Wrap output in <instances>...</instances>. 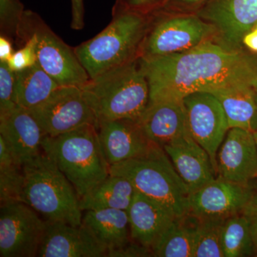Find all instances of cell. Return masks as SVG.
<instances>
[{
    "instance_id": "cell-9",
    "label": "cell",
    "mask_w": 257,
    "mask_h": 257,
    "mask_svg": "<svg viewBox=\"0 0 257 257\" xmlns=\"http://www.w3.org/2000/svg\"><path fill=\"white\" fill-rule=\"evenodd\" d=\"M45 228L46 221L25 203H1L0 256H38Z\"/></svg>"
},
{
    "instance_id": "cell-8",
    "label": "cell",
    "mask_w": 257,
    "mask_h": 257,
    "mask_svg": "<svg viewBox=\"0 0 257 257\" xmlns=\"http://www.w3.org/2000/svg\"><path fill=\"white\" fill-rule=\"evenodd\" d=\"M214 27L196 13L169 17L147 32L140 57L153 58L179 53L214 40Z\"/></svg>"
},
{
    "instance_id": "cell-42",
    "label": "cell",
    "mask_w": 257,
    "mask_h": 257,
    "mask_svg": "<svg viewBox=\"0 0 257 257\" xmlns=\"http://www.w3.org/2000/svg\"><path fill=\"white\" fill-rule=\"evenodd\" d=\"M256 256H257V254H256Z\"/></svg>"
},
{
    "instance_id": "cell-37",
    "label": "cell",
    "mask_w": 257,
    "mask_h": 257,
    "mask_svg": "<svg viewBox=\"0 0 257 257\" xmlns=\"http://www.w3.org/2000/svg\"><path fill=\"white\" fill-rule=\"evenodd\" d=\"M13 45L9 38L5 35L0 37V62H8L14 54Z\"/></svg>"
},
{
    "instance_id": "cell-29",
    "label": "cell",
    "mask_w": 257,
    "mask_h": 257,
    "mask_svg": "<svg viewBox=\"0 0 257 257\" xmlns=\"http://www.w3.org/2000/svg\"><path fill=\"white\" fill-rule=\"evenodd\" d=\"M18 37L25 42L23 48L14 52L7 63L13 72L30 68L37 63L36 38L30 34H19Z\"/></svg>"
},
{
    "instance_id": "cell-38",
    "label": "cell",
    "mask_w": 257,
    "mask_h": 257,
    "mask_svg": "<svg viewBox=\"0 0 257 257\" xmlns=\"http://www.w3.org/2000/svg\"><path fill=\"white\" fill-rule=\"evenodd\" d=\"M242 45L251 53L257 55V28H253L245 34L242 38Z\"/></svg>"
},
{
    "instance_id": "cell-4",
    "label": "cell",
    "mask_w": 257,
    "mask_h": 257,
    "mask_svg": "<svg viewBox=\"0 0 257 257\" xmlns=\"http://www.w3.org/2000/svg\"><path fill=\"white\" fill-rule=\"evenodd\" d=\"M42 151L55 162L79 199L110 175V165L94 125L84 124L57 136L45 137Z\"/></svg>"
},
{
    "instance_id": "cell-21",
    "label": "cell",
    "mask_w": 257,
    "mask_h": 257,
    "mask_svg": "<svg viewBox=\"0 0 257 257\" xmlns=\"http://www.w3.org/2000/svg\"><path fill=\"white\" fill-rule=\"evenodd\" d=\"M224 109L230 128L257 130V85L226 86L209 91Z\"/></svg>"
},
{
    "instance_id": "cell-26",
    "label": "cell",
    "mask_w": 257,
    "mask_h": 257,
    "mask_svg": "<svg viewBox=\"0 0 257 257\" xmlns=\"http://www.w3.org/2000/svg\"><path fill=\"white\" fill-rule=\"evenodd\" d=\"M221 243L224 257L251 256L257 254V246L248 221L241 213L230 216L225 220Z\"/></svg>"
},
{
    "instance_id": "cell-23",
    "label": "cell",
    "mask_w": 257,
    "mask_h": 257,
    "mask_svg": "<svg viewBox=\"0 0 257 257\" xmlns=\"http://www.w3.org/2000/svg\"><path fill=\"white\" fill-rule=\"evenodd\" d=\"M138 191L130 180L111 175L79 199L82 211L116 209L127 211Z\"/></svg>"
},
{
    "instance_id": "cell-7",
    "label": "cell",
    "mask_w": 257,
    "mask_h": 257,
    "mask_svg": "<svg viewBox=\"0 0 257 257\" xmlns=\"http://www.w3.org/2000/svg\"><path fill=\"white\" fill-rule=\"evenodd\" d=\"M19 34H30L36 38L37 64L60 86L82 87L89 80V74L71 48L32 11L24 12Z\"/></svg>"
},
{
    "instance_id": "cell-40",
    "label": "cell",
    "mask_w": 257,
    "mask_h": 257,
    "mask_svg": "<svg viewBox=\"0 0 257 257\" xmlns=\"http://www.w3.org/2000/svg\"><path fill=\"white\" fill-rule=\"evenodd\" d=\"M254 28H257V23H256V25H255Z\"/></svg>"
},
{
    "instance_id": "cell-35",
    "label": "cell",
    "mask_w": 257,
    "mask_h": 257,
    "mask_svg": "<svg viewBox=\"0 0 257 257\" xmlns=\"http://www.w3.org/2000/svg\"><path fill=\"white\" fill-rule=\"evenodd\" d=\"M72 8L71 28L74 30H81L84 27V0H70Z\"/></svg>"
},
{
    "instance_id": "cell-32",
    "label": "cell",
    "mask_w": 257,
    "mask_h": 257,
    "mask_svg": "<svg viewBox=\"0 0 257 257\" xmlns=\"http://www.w3.org/2000/svg\"><path fill=\"white\" fill-rule=\"evenodd\" d=\"M166 0H117L114 7L148 14L165 5Z\"/></svg>"
},
{
    "instance_id": "cell-11",
    "label": "cell",
    "mask_w": 257,
    "mask_h": 257,
    "mask_svg": "<svg viewBox=\"0 0 257 257\" xmlns=\"http://www.w3.org/2000/svg\"><path fill=\"white\" fill-rule=\"evenodd\" d=\"M183 103L189 133L209 154L216 172V155L230 128L224 109L209 92L188 94Z\"/></svg>"
},
{
    "instance_id": "cell-2",
    "label": "cell",
    "mask_w": 257,
    "mask_h": 257,
    "mask_svg": "<svg viewBox=\"0 0 257 257\" xmlns=\"http://www.w3.org/2000/svg\"><path fill=\"white\" fill-rule=\"evenodd\" d=\"M82 88L101 121L138 120L150 102V84L140 57L90 79Z\"/></svg>"
},
{
    "instance_id": "cell-12",
    "label": "cell",
    "mask_w": 257,
    "mask_h": 257,
    "mask_svg": "<svg viewBox=\"0 0 257 257\" xmlns=\"http://www.w3.org/2000/svg\"><path fill=\"white\" fill-rule=\"evenodd\" d=\"M195 13L214 27V41L239 50L243 37L257 23V0H208Z\"/></svg>"
},
{
    "instance_id": "cell-10",
    "label": "cell",
    "mask_w": 257,
    "mask_h": 257,
    "mask_svg": "<svg viewBox=\"0 0 257 257\" xmlns=\"http://www.w3.org/2000/svg\"><path fill=\"white\" fill-rule=\"evenodd\" d=\"M47 136L55 137L98 120L82 88L60 86L40 105L29 109Z\"/></svg>"
},
{
    "instance_id": "cell-13",
    "label": "cell",
    "mask_w": 257,
    "mask_h": 257,
    "mask_svg": "<svg viewBox=\"0 0 257 257\" xmlns=\"http://www.w3.org/2000/svg\"><path fill=\"white\" fill-rule=\"evenodd\" d=\"M255 193L243 185L216 177L189 196V215L197 219H226L242 212Z\"/></svg>"
},
{
    "instance_id": "cell-24",
    "label": "cell",
    "mask_w": 257,
    "mask_h": 257,
    "mask_svg": "<svg viewBox=\"0 0 257 257\" xmlns=\"http://www.w3.org/2000/svg\"><path fill=\"white\" fill-rule=\"evenodd\" d=\"M15 73V102L28 109L40 105L60 87L37 63Z\"/></svg>"
},
{
    "instance_id": "cell-33",
    "label": "cell",
    "mask_w": 257,
    "mask_h": 257,
    "mask_svg": "<svg viewBox=\"0 0 257 257\" xmlns=\"http://www.w3.org/2000/svg\"><path fill=\"white\" fill-rule=\"evenodd\" d=\"M153 256L150 248L145 247L140 243H128L124 247L109 251L107 256Z\"/></svg>"
},
{
    "instance_id": "cell-3",
    "label": "cell",
    "mask_w": 257,
    "mask_h": 257,
    "mask_svg": "<svg viewBox=\"0 0 257 257\" xmlns=\"http://www.w3.org/2000/svg\"><path fill=\"white\" fill-rule=\"evenodd\" d=\"M148 27L147 14L114 7L109 25L74 52L90 79L96 78L140 57Z\"/></svg>"
},
{
    "instance_id": "cell-27",
    "label": "cell",
    "mask_w": 257,
    "mask_h": 257,
    "mask_svg": "<svg viewBox=\"0 0 257 257\" xmlns=\"http://www.w3.org/2000/svg\"><path fill=\"white\" fill-rule=\"evenodd\" d=\"M24 182L23 166L0 135V200L20 201Z\"/></svg>"
},
{
    "instance_id": "cell-22",
    "label": "cell",
    "mask_w": 257,
    "mask_h": 257,
    "mask_svg": "<svg viewBox=\"0 0 257 257\" xmlns=\"http://www.w3.org/2000/svg\"><path fill=\"white\" fill-rule=\"evenodd\" d=\"M85 211L82 216V224L107 248L108 252L119 249L130 243L127 211L116 209Z\"/></svg>"
},
{
    "instance_id": "cell-39",
    "label": "cell",
    "mask_w": 257,
    "mask_h": 257,
    "mask_svg": "<svg viewBox=\"0 0 257 257\" xmlns=\"http://www.w3.org/2000/svg\"><path fill=\"white\" fill-rule=\"evenodd\" d=\"M253 138H254L255 143H256V148H257V130H254V131L252 132Z\"/></svg>"
},
{
    "instance_id": "cell-36",
    "label": "cell",
    "mask_w": 257,
    "mask_h": 257,
    "mask_svg": "<svg viewBox=\"0 0 257 257\" xmlns=\"http://www.w3.org/2000/svg\"><path fill=\"white\" fill-rule=\"evenodd\" d=\"M208 0H166L164 6L179 10H199Z\"/></svg>"
},
{
    "instance_id": "cell-31",
    "label": "cell",
    "mask_w": 257,
    "mask_h": 257,
    "mask_svg": "<svg viewBox=\"0 0 257 257\" xmlns=\"http://www.w3.org/2000/svg\"><path fill=\"white\" fill-rule=\"evenodd\" d=\"M24 12L23 5L20 0H0V22L2 32L4 35H17Z\"/></svg>"
},
{
    "instance_id": "cell-1",
    "label": "cell",
    "mask_w": 257,
    "mask_h": 257,
    "mask_svg": "<svg viewBox=\"0 0 257 257\" xmlns=\"http://www.w3.org/2000/svg\"><path fill=\"white\" fill-rule=\"evenodd\" d=\"M150 84V101L179 99L196 92L235 84L257 85V55L208 40L190 50L140 57Z\"/></svg>"
},
{
    "instance_id": "cell-41",
    "label": "cell",
    "mask_w": 257,
    "mask_h": 257,
    "mask_svg": "<svg viewBox=\"0 0 257 257\" xmlns=\"http://www.w3.org/2000/svg\"><path fill=\"white\" fill-rule=\"evenodd\" d=\"M256 178H257V175H256Z\"/></svg>"
},
{
    "instance_id": "cell-15",
    "label": "cell",
    "mask_w": 257,
    "mask_h": 257,
    "mask_svg": "<svg viewBox=\"0 0 257 257\" xmlns=\"http://www.w3.org/2000/svg\"><path fill=\"white\" fill-rule=\"evenodd\" d=\"M40 257H103L108 250L84 224L46 220Z\"/></svg>"
},
{
    "instance_id": "cell-30",
    "label": "cell",
    "mask_w": 257,
    "mask_h": 257,
    "mask_svg": "<svg viewBox=\"0 0 257 257\" xmlns=\"http://www.w3.org/2000/svg\"><path fill=\"white\" fill-rule=\"evenodd\" d=\"M15 77L8 63L0 62V116L8 114L17 106L14 101Z\"/></svg>"
},
{
    "instance_id": "cell-5",
    "label": "cell",
    "mask_w": 257,
    "mask_h": 257,
    "mask_svg": "<svg viewBox=\"0 0 257 257\" xmlns=\"http://www.w3.org/2000/svg\"><path fill=\"white\" fill-rule=\"evenodd\" d=\"M24 182L20 202L47 220L79 226L82 223L79 197L55 162L43 151L23 165Z\"/></svg>"
},
{
    "instance_id": "cell-25",
    "label": "cell",
    "mask_w": 257,
    "mask_h": 257,
    "mask_svg": "<svg viewBox=\"0 0 257 257\" xmlns=\"http://www.w3.org/2000/svg\"><path fill=\"white\" fill-rule=\"evenodd\" d=\"M194 223L189 214L176 218L152 246L153 256L194 257Z\"/></svg>"
},
{
    "instance_id": "cell-19",
    "label": "cell",
    "mask_w": 257,
    "mask_h": 257,
    "mask_svg": "<svg viewBox=\"0 0 257 257\" xmlns=\"http://www.w3.org/2000/svg\"><path fill=\"white\" fill-rule=\"evenodd\" d=\"M0 135L23 166L42 153L47 136L31 111L18 105L0 116Z\"/></svg>"
},
{
    "instance_id": "cell-18",
    "label": "cell",
    "mask_w": 257,
    "mask_h": 257,
    "mask_svg": "<svg viewBox=\"0 0 257 257\" xmlns=\"http://www.w3.org/2000/svg\"><path fill=\"white\" fill-rule=\"evenodd\" d=\"M163 149L190 194L217 177L209 154L194 141L190 134L165 145Z\"/></svg>"
},
{
    "instance_id": "cell-6",
    "label": "cell",
    "mask_w": 257,
    "mask_h": 257,
    "mask_svg": "<svg viewBox=\"0 0 257 257\" xmlns=\"http://www.w3.org/2000/svg\"><path fill=\"white\" fill-rule=\"evenodd\" d=\"M110 174L130 180L138 192L162 203L178 217L188 215L189 192L164 149L110 166Z\"/></svg>"
},
{
    "instance_id": "cell-20",
    "label": "cell",
    "mask_w": 257,
    "mask_h": 257,
    "mask_svg": "<svg viewBox=\"0 0 257 257\" xmlns=\"http://www.w3.org/2000/svg\"><path fill=\"white\" fill-rule=\"evenodd\" d=\"M126 211L130 237L151 250L162 232L178 217L167 206L138 192Z\"/></svg>"
},
{
    "instance_id": "cell-34",
    "label": "cell",
    "mask_w": 257,
    "mask_h": 257,
    "mask_svg": "<svg viewBox=\"0 0 257 257\" xmlns=\"http://www.w3.org/2000/svg\"><path fill=\"white\" fill-rule=\"evenodd\" d=\"M246 218L257 246V194H254L241 212Z\"/></svg>"
},
{
    "instance_id": "cell-28",
    "label": "cell",
    "mask_w": 257,
    "mask_h": 257,
    "mask_svg": "<svg viewBox=\"0 0 257 257\" xmlns=\"http://www.w3.org/2000/svg\"><path fill=\"white\" fill-rule=\"evenodd\" d=\"M194 218L195 220L194 257H224L221 235L226 219Z\"/></svg>"
},
{
    "instance_id": "cell-16",
    "label": "cell",
    "mask_w": 257,
    "mask_h": 257,
    "mask_svg": "<svg viewBox=\"0 0 257 257\" xmlns=\"http://www.w3.org/2000/svg\"><path fill=\"white\" fill-rule=\"evenodd\" d=\"M97 133L103 153L110 166L143 156L155 146L144 135L136 120L101 121Z\"/></svg>"
},
{
    "instance_id": "cell-14",
    "label": "cell",
    "mask_w": 257,
    "mask_h": 257,
    "mask_svg": "<svg viewBox=\"0 0 257 257\" xmlns=\"http://www.w3.org/2000/svg\"><path fill=\"white\" fill-rule=\"evenodd\" d=\"M216 174L243 185H249L256 177L257 148L252 132L229 128L216 155Z\"/></svg>"
},
{
    "instance_id": "cell-17",
    "label": "cell",
    "mask_w": 257,
    "mask_h": 257,
    "mask_svg": "<svg viewBox=\"0 0 257 257\" xmlns=\"http://www.w3.org/2000/svg\"><path fill=\"white\" fill-rule=\"evenodd\" d=\"M136 121L145 137L162 148L189 134L183 100L150 101Z\"/></svg>"
}]
</instances>
